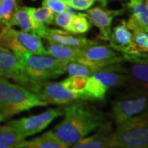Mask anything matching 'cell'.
Returning <instances> with one entry per match:
<instances>
[{
  "label": "cell",
  "mask_w": 148,
  "mask_h": 148,
  "mask_svg": "<svg viewBox=\"0 0 148 148\" xmlns=\"http://www.w3.org/2000/svg\"><path fill=\"white\" fill-rule=\"evenodd\" d=\"M82 101H75L65 107L63 120L52 130L69 147L105 123L102 112Z\"/></svg>",
  "instance_id": "obj_1"
},
{
  "label": "cell",
  "mask_w": 148,
  "mask_h": 148,
  "mask_svg": "<svg viewBox=\"0 0 148 148\" xmlns=\"http://www.w3.org/2000/svg\"><path fill=\"white\" fill-rule=\"evenodd\" d=\"M46 106L26 87L0 78V122L34 107Z\"/></svg>",
  "instance_id": "obj_2"
},
{
  "label": "cell",
  "mask_w": 148,
  "mask_h": 148,
  "mask_svg": "<svg viewBox=\"0 0 148 148\" xmlns=\"http://www.w3.org/2000/svg\"><path fill=\"white\" fill-rule=\"evenodd\" d=\"M16 54L20 58L23 68L22 82L20 85L24 87L57 78L65 73L64 62L51 56L31 53Z\"/></svg>",
  "instance_id": "obj_3"
},
{
  "label": "cell",
  "mask_w": 148,
  "mask_h": 148,
  "mask_svg": "<svg viewBox=\"0 0 148 148\" xmlns=\"http://www.w3.org/2000/svg\"><path fill=\"white\" fill-rule=\"evenodd\" d=\"M110 148H148V111L117 125Z\"/></svg>",
  "instance_id": "obj_4"
},
{
  "label": "cell",
  "mask_w": 148,
  "mask_h": 148,
  "mask_svg": "<svg viewBox=\"0 0 148 148\" xmlns=\"http://www.w3.org/2000/svg\"><path fill=\"white\" fill-rule=\"evenodd\" d=\"M112 117L117 125L148 111V90L129 87L112 102Z\"/></svg>",
  "instance_id": "obj_5"
},
{
  "label": "cell",
  "mask_w": 148,
  "mask_h": 148,
  "mask_svg": "<svg viewBox=\"0 0 148 148\" xmlns=\"http://www.w3.org/2000/svg\"><path fill=\"white\" fill-rule=\"evenodd\" d=\"M0 46L17 54L47 55L46 48L38 36L24 31L14 30L12 27H3L0 35Z\"/></svg>",
  "instance_id": "obj_6"
},
{
  "label": "cell",
  "mask_w": 148,
  "mask_h": 148,
  "mask_svg": "<svg viewBox=\"0 0 148 148\" xmlns=\"http://www.w3.org/2000/svg\"><path fill=\"white\" fill-rule=\"evenodd\" d=\"M76 61L89 66L95 71L112 64H121L125 61L121 53L115 51L109 45L92 41L80 48L79 55Z\"/></svg>",
  "instance_id": "obj_7"
},
{
  "label": "cell",
  "mask_w": 148,
  "mask_h": 148,
  "mask_svg": "<svg viewBox=\"0 0 148 148\" xmlns=\"http://www.w3.org/2000/svg\"><path fill=\"white\" fill-rule=\"evenodd\" d=\"M27 90L32 91L47 105L64 106L81 101L79 95L71 92L62 86L61 82H43L26 86Z\"/></svg>",
  "instance_id": "obj_8"
},
{
  "label": "cell",
  "mask_w": 148,
  "mask_h": 148,
  "mask_svg": "<svg viewBox=\"0 0 148 148\" xmlns=\"http://www.w3.org/2000/svg\"><path fill=\"white\" fill-rule=\"evenodd\" d=\"M64 110L62 108L49 109L41 114L30 117H23L18 119L9 121L8 123L16 129L21 138L26 139L43 131L58 117L64 115Z\"/></svg>",
  "instance_id": "obj_9"
},
{
  "label": "cell",
  "mask_w": 148,
  "mask_h": 148,
  "mask_svg": "<svg viewBox=\"0 0 148 148\" xmlns=\"http://www.w3.org/2000/svg\"><path fill=\"white\" fill-rule=\"evenodd\" d=\"M124 13V9L109 10L101 7H95L86 10V15L90 23L97 27L100 31V36L102 40H108L111 33V23L114 17Z\"/></svg>",
  "instance_id": "obj_10"
},
{
  "label": "cell",
  "mask_w": 148,
  "mask_h": 148,
  "mask_svg": "<svg viewBox=\"0 0 148 148\" xmlns=\"http://www.w3.org/2000/svg\"><path fill=\"white\" fill-rule=\"evenodd\" d=\"M22 64L16 53L0 46V78L12 79L18 82H22Z\"/></svg>",
  "instance_id": "obj_11"
},
{
  "label": "cell",
  "mask_w": 148,
  "mask_h": 148,
  "mask_svg": "<svg viewBox=\"0 0 148 148\" xmlns=\"http://www.w3.org/2000/svg\"><path fill=\"white\" fill-rule=\"evenodd\" d=\"M110 46L115 51L121 53L124 59L132 54V33L125 24V20H122L121 24L111 30L108 40Z\"/></svg>",
  "instance_id": "obj_12"
},
{
  "label": "cell",
  "mask_w": 148,
  "mask_h": 148,
  "mask_svg": "<svg viewBox=\"0 0 148 148\" xmlns=\"http://www.w3.org/2000/svg\"><path fill=\"white\" fill-rule=\"evenodd\" d=\"M113 132L112 123H105L93 135L81 139L70 148H110Z\"/></svg>",
  "instance_id": "obj_13"
},
{
  "label": "cell",
  "mask_w": 148,
  "mask_h": 148,
  "mask_svg": "<svg viewBox=\"0 0 148 148\" xmlns=\"http://www.w3.org/2000/svg\"><path fill=\"white\" fill-rule=\"evenodd\" d=\"M127 83L129 87L148 90V60L128 62Z\"/></svg>",
  "instance_id": "obj_14"
},
{
  "label": "cell",
  "mask_w": 148,
  "mask_h": 148,
  "mask_svg": "<svg viewBox=\"0 0 148 148\" xmlns=\"http://www.w3.org/2000/svg\"><path fill=\"white\" fill-rule=\"evenodd\" d=\"M44 38L49 43L77 48L83 47L92 42V40H88L85 36H79L76 34L58 29L47 28Z\"/></svg>",
  "instance_id": "obj_15"
},
{
  "label": "cell",
  "mask_w": 148,
  "mask_h": 148,
  "mask_svg": "<svg viewBox=\"0 0 148 148\" xmlns=\"http://www.w3.org/2000/svg\"><path fill=\"white\" fill-rule=\"evenodd\" d=\"M21 148H70L60 139H58L53 132L48 131L40 137L31 141H24Z\"/></svg>",
  "instance_id": "obj_16"
},
{
  "label": "cell",
  "mask_w": 148,
  "mask_h": 148,
  "mask_svg": "<svg viewBox=\"0 0 148 148\" xmlns=\"http://www.w3.org/2000/svg\"><path fill=\"white\" fill-rule=\"evenodd\" d=\"M45 48L47 51V55H49L64 63L69 61H76L80 52V48L49 42L47 43Z\"/></svg>",
  "instance_id": "obj_17"
},
{
  "label": "cell",
  "mask_w": 148,
  "mask_h": 148,
  "mask_svg": "<svg viewBox=\"0 0 148 148\" xmlns=\"http://www.w3.org/2000/svg\"><path fill=\"white\" fill-rule=\"evenodd\" d=\"M25 139L10 124L0 125V148H21Z\"/></svg>",
  "instance_id": "obj_18"
},
{
  "label": "cell",
  "mask_w": 148,
  "mask_h": 148,
  "mask_svg": "<svg viewBox=\"0 0 148 148\" xmlns=\"http://www.w3.org/2000/svg\"><path fill=\"white\" fill-rule=\"evenodd\" d=\"M16 26L21 29V31L33 33L34 23L32 21L27 7H17L14 16L12 17L9 27Z\"/></svg>",
  "instance_id": "obj_19"
},
{
  "label": "cell",
  "mask_w": 148,
  "mask_h": 148,
  "mask_svg": "<svg viewBox=\"0 0 148 148\" xmlns=\"http://www.w3.org/2000/svg\"><path fill=\"white\" fill-rule=\"evenodd\" d=\"M89 77H77V76H71L61 82V84L71 92L77 94L81 97V101H83L85 91L87 85Z\"/></svg>",
  "instance_id": "obj_20"
},
{
  "label": "cell",
  "mask_w": 148,
  "mask_h": 148,
  "mask_svg": "<svg viewBox=\"0 0 148 148\" xmlns=\"http://www.w3.org/2000/svg\"><path fill=\"white\" fill-rule=\"evenodd\" d=\"M128 8L132 12V15L143 26L148 27V6L140 0H129Z\"/></svg>",
  "instance_id": "obj_21"
},
{
  "label": "cell",
  "mask_w": 148,
  "mask_h": 148,
  "mask_svg": "<svg viewBox=\"0 0 148 148\" xmlns=\"http://www.w3.org/2000/svg\"><path fill=\"white\" fill-rule=\"evenodd\" d=\"M64 70L65 73L71 76L77 77H90L95 71L89 66L82 64L78 61H69L64 63Z\"/></svg>",
  "instance_id": "obj_22"
},
{
  "label": "cell",
  "mask_w": 148,
  "mask_h": 148,
  "mask_svg": "<svg viewBox=\"0 0 148 148\" xmlns=\"http://www.w3.org/2000/svg\"><path fill=\"white\" fill-rule=\"evenodd\" d=\"M16 8V0H0V24L9 27Z\"/></svg>",
  "instance_id": "obj_23"
},
{
  "label": "cell",
  "mask_w": 148,
  "mask_h": 148,
  "mask_svg": "<svg viewBox=\"0 0 148 148\" xmlns=\"http://www.w3.org/2000/svg\"><path fill=\"white\" fill-rule=\"evenodd\" d=\"M90 27L91 23L86 13L74 14L71 25V33L76 35L84 34L90 31Z\"/></svg>",
  "instance_id": "obj_24"
},
{
  "label": "cell",
  "mask_w": 148,
  "mask_h": 148,
  "mask_svg": "<svg viewBox=\"0 0 148 148\" xmlns=\"http://www.w3.org/2000/svg\"><path fill=\"white\" fill-rule=\"evenodd\" d=\"M73 12H72L70 10L61 12V13H58L54 16L53 24L63 28L67 32H71V25H72V20H73Z\"/></svg>",
  "instance_id": "obj_25"
},
{
  "label": "cell",
  "mask_w": 148,
  "mask_h": 148,
  "mask_svg": "<svg viewBox=\"0 0 148 148\" xmlns=\"http://www.w3.org/2000/svg\"><path fill=\"white\" fill-rule=\"evenodd\" d=\"M43 6L47 7L56 14L70 10V7L67 3V0H44Z\"/></svg>",
  "instance_id": "obj_26"
},
{
  "label": "cell",
  "mask_w": 148,
  "mask_h": 148,
  "mask_svg": "<svg viewBox=\"0 0 148 148\" xmlns=\"http://www.w3.org/2000/svg\"><path fill=\"white\" fill-rule=\"evenodd\" d=\"M95 0H67V3L70 8L76 10L86 11L94 4Z\"/></svg>",
  "instance_id": "obj_27"
},
{
  "label": "cell",
  "mask_w": 148,
  "mask_h": 148,
  "mask_svg": "<svg viewBox=\"0 0 148 148\" xmlns=\"http://www.w3.org/2000/svg\"><path fill=\"white\" fill-rule=\"evenodd\" d=\"M98 1L101 3L103 7H106L107 5V3H108V0H98Z\"/></svg>",
  "instance_id": "obj_28"
},
{
  "label": "cell",
  "mask_w": 148,
  "mask_h": 148,
  "mask_svg": "<svg viewBox=\"0 0 148 148\" xmlns=\"http://www.w3.org/2000/svg\"><path fill=\"white\" fill-rule=\"evenodd\" d=\"M5 27V26H3V25H1L0 24V35H1V32L3 31V27Z\"/></svg>",
  "instance_id": "obj_29"
},
{
  "label": "cell",
  "mask_w": 148,
  "mask_h": 148,
  "mask_svg": "<svg viewBox=\"0 0 148 148\" xmlns=\"http://www.w3.org/2000/svg\"><path fill=\"white\" fill-rule=\"evenodd\" d=\"M146 4L148 6V0H146Z\"/></svg>",
  "instance_id": "obj_30"
},
{
  "label": "cell",
  "mask_w": 148,
  "mask_h": 148,
  "mask_svg": "<svg viewBox=\"0 0 148 148\" xmlns=\"http://www.w3.org/2000/svg\"><path fill=\"white\" fill-rule=\"evenodd\" d=\"M140 1H143V0H140Z\"/></svg>",
  "instance_id": "obj_31"
},
{
  "label": "cell",
  "mask_w": 148,
  "mask_h": 148,
  "mask_svg": "<svg viewBox=\"0 0 148 148\" xmlns=\"http://www.w3.org/2000/svg\"><path fill=\"white\" fill-rule=\"evenodd\" d=\"M33 1H35V0H33Z\"/></svg>",
  "instance_id": "obj_32"
}]
</instances>
